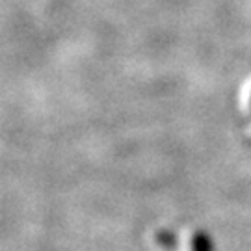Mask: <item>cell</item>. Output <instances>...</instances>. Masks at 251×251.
Returning a JSON list of instances; mask_svg holds the SVG:
<instances>
[{
	"label": "cell",
	"instance_id": "cell-1",
	"mask_svg": "<svg viewBox=\"0 0 251 251\" xmlns=\"http://www.w3.org/2000/svg\"><path fill=\"white\" fill-rule=\"evenodd\" d=\"M192 251H212V240L205 233H196L192 236Z\"/></svg>",
	"mask_w": 251,
	"mask_h": 251
}]
</instances>
